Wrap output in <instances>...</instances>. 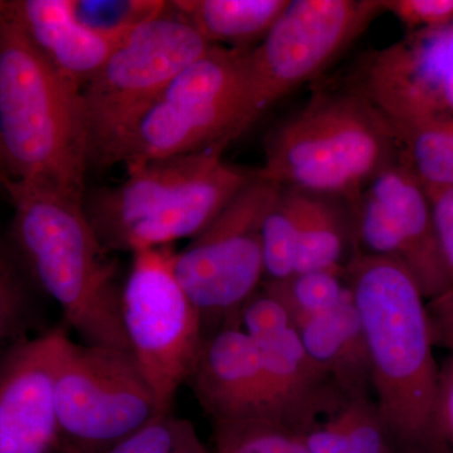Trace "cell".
<instances>
[{
  "label": "cell",
  "mask_w": 453,
  "mask_h": 453,
  "mask_svg": "<svg viewBox=\"0 0 453 453\" xmlns=\"http://www.w3.org/2000/svg\"><path fill=\"white\" fill-rule=\"evenodd\" d=\"M345 277L365 332L372 398L393 442L408 453H442L427 301L392 259L356 252Z\"/></svg>",
  "instance_id": "1"
},
{
  "label": "cell",
  "mask_w": 453,
  "mask_h": 453,
  "mask_svg": "<svg viewBox=\"0 0 453 453\" xmlns=\"http://www.w3.org/2000/svg\"><path fill=\"white\" fill-rule=\"evenodd\" d=\"M8 238L38 291L64 312L83 344L130 351L122 326L118 266L89 223L83 199L12 181Z\"/></svg>",
  "instance_id": "2"
},
{
  "label": "cell",
  "mask_w": 453,
  "mask_h": 453,
  "mask_svg": "<svg viewBox=\"0 0 453 453\" xmlns=\"http://www.w3.org/2000/svg\"><path fill=\"white\" fill-rule=\"evenodd\" d=\"M0 144L13 181L85 196L91 159L81 89L59 76L2 5Z\"/></svg>",
  "instance_id": "3"
},
{
  "label": "cell",
  "mask_w": 453,
  "mask_h": 453,
  "mask_svg": "<svg viewBox=\"0 0 453 453\" xmlns=\"http://www.w3.org/2000/svg\"><path fill=\"white\" fill-rule=\"evenodd\" d=\"M220 146L127 168L115 187L86 192L83 208L107 253L172 246L201 234L258 175Z\"/></svg>",
  "instance_id": "4"
},
{
  "label": "cell",
  "mask_w": 453,
  "mask_h": 453,
  "mask_svg": "<svg viewBox=\"0 0 453 453\" xmlns=\"http://www.w3.org/2000/svg\"><path fill=\"white\" fill-rule=\"evenodd\" d=\"M399 157L389 121L353 80L321 85L265 140L262 178L349 203Z\"/></svg>",
  "instance_id": "5"
},
{
  "label": "cell",
  "mask_w": 453,
  "mask_h": 453,
  "mask_svg": "<svg viewBox=\"0 0 453 453\" xmlns=\"http://www.w3.org/2000/svg\"><path fill=\"white\" fill-rule=\"evenodd\" d=\"M211 47L170 2L122 38L81 91L91 166L113 165L140 116Z\"/></svg>",
  "instance_id": "6"
},
{
  "label": "cell",
  "mask_w": 453,
  "mask_h": 453,
  "mask_svg": "<svg viewBox=\"0 0 453 453\" xmlns=\"http://www.w3.org/2000/svg\"><path fill=\"white\" fill-rule=\"evenodd\" d=\"M250 50L211 46L184 68L140 116L113 164L127 169L211 146L226 149L242 136Z\"/></svg>",
  "instance_id": "7"
},
{
  "label": "cell",
  "mask_w": 453,
  "mask_h": 453,
  "mask_svg": "<svg viewBox=\"0 0 453 453\" xmlns=\"http://www.w3.org/2000/svg\"><path fill=\"white\" fill-rule=\"evenodd\" d=\"M386 13L383 0H290L247 61L244 129L316 81Z\"/></svg>",
  "instance_id": "8"
},
{
  "label": "cell",
  "mask_w": 453,
  "mask_h": 453,
  "mask_svg": "<svg viewBox=\"0 0 453 453\" xmlns=\"http://www.w3.org/2000/svg\"><path fill=\"white\" fill-rule=\"evenodd\" d=\"M279 188L258 170L183 251L175 252V276L198 310L205 335L211 326L213 332L241 326L243 306L265 281L262 223Z\"/></svg>",
  "instance_id": "9"
},
{
  "label": "cell",
  "mask_w": 453,
  "mask_h": 453,
  "mask_svg": "<svg viewBox=\"0 0 453 453\" xmlns=\"http://www.w3.org/2000/svg\"><path fill=\"white\" fill-rule=\"evenodd\" d=\"M174 255L172 246L133 253L121 290L130 353L163 416L189 380L205 339L201 315L175 276Z\"/></svg>",
  "instance_id": "10"
},
{
  "label": "cell",
  "mask_w": 453,
  "mask_h": 453,
  "mask_svg": "<svg viewBox=\"0 0 453 453\" xmlns=\"http://www.w3.org/2000/svg\"><path fill=\"white\" fill-rule=\"evenodd\" d=\"M53 396L61 453L104 451L163 416L130 351L71 339Z\"/></svg>",
  "instance_id": "11"
},
{
  "label": "cell",
  "mask_w": 453,
  "mask_h": 453,
  "mask_svg": "<svg viewBox=\"0 0 453 453\" xmlns=\"http://www.w3.org/2000/svg\"><path fill=\"white\" fill-rule=\"evenodd\" d=\"M350 205L356 252L401 265L426 301L452 288L427 190L401 157L372 178Z\"/></svg>",
  "instance_id": "12"
},
{
  "label": "cell",
  "mask_w": 453,
  "mask_h": 453,
  "mask_svg": "<svg viewBox=\"0 0 453 453\" xmlns=\"http://www.w3.org/2000/svg\"><path fill=\"white\" fill-rule=\"evenodd\" d=\"M386 118L453 116V20L365 55L350 77Z\"/></svg>",
  "instance_id": "13"
},
{
  "label": "cell",
  "mask_w": 453,
  "mask_h": 453,
  "mask_svg": "<svg viewBox=\"0 0 453 453\" xmlns=\"http://www.w3.org/2000/svg\"><path fill=\"white\" fill-rule=\"evenodd\" d=\"M67 330L55 327L12 345L0 363V453L59 449L53 386Z\"/></svg>",
  "instance_id": "14"
},
{
  "label": "cell",
  "mask_w": 453,
  "mask_h": 453,
  "mask_svg": "<svg viewBox=\"0 0 453 453\" xmlns=\"http://www.w3.org/2000/svg\"><path fill=\"white\" fill-rule=\"evenodd\" d=\"M188 381L214 423L253 418L282 423L257 348L241 326L220 327L205 336Z\"/></svg>",
  "instance_id": "15"
},
{
  "label": "cell",
  "mask_w": 453,
  "mask_h": 453,
  "mask_svg": "<svg viewBox=\"0 0 453 453\" xmlns=\"http://www.w3.org/2000/svg\"><path fill=\"white\" fill-rule=\"evenodd\" d=\"M0 5L59 76L81 91L121 41L86 28L74 14L73 0H13Z\"/></svg>",
  "instance_id": "16"
},
{
  "label": "cell",
  "mask_w": 453,
  "mask_h": 453,
  "mask_svg": "<svg viewBox=\"0 0 453 453\" xmlns=\"http://www.w3.org/2000/svg\"><path fill=\"white\" fill-rule=\"evenodd\" d=\"M310 453H390L393 440L372 393L330 383L295 426Z\"/></svg>",
  "instance_id": "17"
},
{
  "label": "cell",
  "mask_w": 453,
  "mask_h": 453,
  "mask_svg": "<svg viewBox=\"0 0 453 453\" xmlns=\"http://www.w3.org/2000/svg\"><path fill=\"white\" fill-rule=\"evenodd\" d=\"M246 334L257 348L280 418L294 429L332 381L309 356L290 321Z\"/></svg>",
  "instance_id": "18"
},
{
  "label": "cell",
  "mask_w": 453,
  "mask_h": 453,
  "mask_svg": "<svg viewBox=\"0 0 453 453\" xmlns=\"http://www.w3.org/2000/svg\"><path fill=\"white\" fill-rule=\"evenodd\" d=\"M295 330L334 386L347 392H372L368 349L350 290L338 306L303 321Z\"/></svg>",
  "instance_id": "19"
},
{
  "label": "cell",
  "mask_w": 453,
  "mask_h": 453,
  "mask_svg": "<svg viewBox=\"0 0 453 453\" xmlns=\"http://www.w3.org/2000/svg\"><path fill=\"white\" fill-rule=\"evenodd\" d=\"M299 190L295 273L344 270L356 253L353 211L340 196Z\"/></svg>",
  "instance_id": "20"
},
{
  "label": "cell",
  "mask_w": 453,
  "mask_h": 453,
  "mask_svg": "<svg viewBox=\"0 0 453 453\" xmlns=\"http://www.w3.org/2000/svg\"><path fill=\"white\" fill-rule=\"evenodd\" d=\"M290 0H174V11L210 46L253 49L275 25Z\"/></svg>",
  "instance_id": "21"
},
{
  "label": "cell",
  "mask_w": 453,
  "mask_h": 453,
  "mask_svg": "<svg viewBox=\"0 0 453 453\" xmlns=\"http://www.w3.org/2000/svg\"><path fill=\"white\" fill-rule=\"evenodd\" d=\"M399 157L427 192L453 189V116L402 113L387 118Z\"/></svg>",
  "instance_id": "22"
},
{
  "label": "cell",
  "mask_w": 453,
  "mask_h": 453,
  "mask_svg": "<svg viewBox=\"0 0 453 453\" xmlns=\"http://www.w3.org/2000/svg\"><path fill=\"white\" fill-rule=\"evenodd\" d=\"M35 291L8 235H0V350L29 338L37 320Z\"/></svg>",
  "instance_id": "23"
},
{
  "label": "cell",
  "mask_w": 453,
  "mask_h": 453,
  "mask_svg": "<svg viewBox=\"0 0 453 453\" xmlns=\"http://www.w3.org/2000/svg\"><path fill=\"white\" fill-rule=\"evenodd\" d=\"M262 290L282 303L292 326L338 306L349 294L344 270L294 273L279 281H264Z\"/></svg>",
  "instance_id": "24"
},
{
  "label": "cell",
  "mask_w": 453,
  "mask_h": 453,
  "mask_svg": "<svg viewBox=\"0 0 453 453\" xmlns=\"http://www.w3.org/2000/svg\"><path fill=\"white\" fill-rule=\"evenodd\" d=\"M299 232V190L280 186L262 223L265 281L295 273Z\"/></svg>",
  "instance_id": "25"
},
{
  "label": "cell",
  "mask_w": 453,
  "mask_h": 453,
  "mask_svg": "<svg viewBox=\"0 0 453 453\" xmlns=\"http://www.w3.org/2000/svg\"><path fill=\"white\" fill-rule=\"evenodd\" d=\"M216 453H310L294 429L267 418L214 423Z\"/></svg>",
  "instance_id": "26"
},
{
  "label": "cell",
  "mask_w": 453,
  "mask_h": 453,
  "mask_svg": "<svg viewBox=\"0 0 453 453\" xmlns=\"http://www.w3.org/2000/svg\"><path fill=\"white\" fill-rule=\"evenodd\" d=\"M74 14L97 35L122 40L140 26L162 14L163 0H73Z\"/></svg>",
  "instance_id": "27"
},
{
  "label": "cell",
  "mask_w": 453,
  "mask_h": 453,
  "mask_svg": "<svg viewBox=\"0 0 453 453\" xmlns=\"http://www.w3.org/2000/svg\"><path fill=\"white\" fill-rule=\"evenodd\" d=\"M98 453H205L195 426L172 413Z\"/></svg>",
  "instance_id": "28"
},
{
  "label": "cell",
  "mask_w": 453,
  "mask_h": 453,
  "mask_svg": "<svg viewBox=\"0 0 453 453\" xmlns=\"http://www.w3.org/2000/svg\"><path fill=\"white\" fill-rule=\"evenodd\" d=\"M383 5L407 33L440 28L453 20V0H383Z\"/></svg>",
  "instance_id": "29"
},
{
  "label": "cell",
  "mask_w": 453,
  "mask_h": 453,
  "mask_svg": "<svg viewBox=\"0 0 453 453\" xmlns=\"http://www.w3.org/2000/svg\"><path fill=\"white\" fill-rule=\"evenodd\" d=\"M427 193L438 247L453 285V189Z\"/></svg>",
  "instance_id": "30"
},
{
  "label": "cell",
  "mask_w": 453,
  "mask_h": 453,
  "mask_svg": "<svg viewBox=\"0 0 453 453\" xmlns=\"http://www.w3.org/2000/svg\"><path fill=\"white\" fill-rule=\"evenodd\" d=\"M427 312L434 342L449 349L453 363V286L427 301Z\"/></svg>",
  "instance_id": "31"
},
{
  "label": "cell",
  "mask_w": 453,
  "mask_h": 453,
  "mask_svg": "<svg viewBox=\"0 0 453 453\" xmlns=\"http://www.w3.org/2000/svg\"><path fill=\"white\" fill-rule=\"evenodd\" d=\"M438 423L443 441L453 445V363L449 362L440 372L438 392Z\"/></svg>",
  "instance_id": "32"
},
{
  "label": "cell",
  "mask_w": 453,
  "mask_h": 453,
  "mask_svg": "<svg viewBox=\"0 0 453 453\" xmlns=\"http://www.w3.org/2000/svg\"><path fill=\"white\" fill-rule=\"evenodd\" d=\"M12 181H13V179H12L11 173H9L7 160H5L2 144H0V189L5 192Z\"/></svg>",
  "instance_id": "33"
},
{
  "label": "cell",
  "mask_w": 453,
  "mask_h": 453,
  "mask_svg": "<svg viewBox=\"0 0 453 453\" xmlns=\"http://www.w3.org/2000/svg\"><path fill=\"white\" fill-rule=\"evenodd\" d=\"M8 349H5V350H0V363H2L3 357H4L5 351H7Z\"/></svg>",
  "instance_id": "34"
}]
</instances>
